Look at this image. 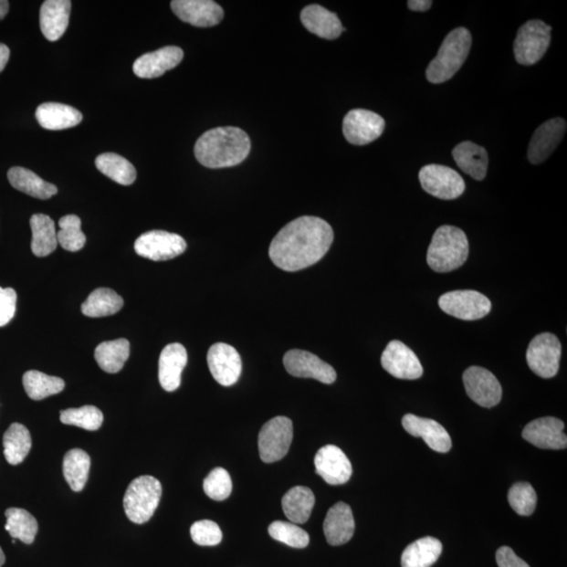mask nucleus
Instances as JSON below:
<instances>
[{"instance_id": "f257e3e1", "label": "nucleus", "mask_w": 567, "mask_h": 567, "mask_svg": "<svg viewBox=\"0 0 567 567\" xmlns=\"http://www.w3.org/2000/svg\"><path fill=\"white\" fill-rule=\"evenodd\" d=\"M333 237V229L325 220L300 216L279 230L270 244L269 257L279 269L303 270L324 257Z\"/></svg>"}, {"instance_id": "f03ea898", "label": "nucleus", "mask_w": 567, "mask_h": 567, "mask_svg": "<svg viewBox=\"0 0 567 567\" xmlns=\"http://www.w3.org/2000/svg\"><path fill=\"white\" fill-rule=\"evenodd\" d=\"M250 146L247 132L226 126L205 132L194 145V156L208 168L231 167L247 158Z\"/></svg>"}, {"instance_id": "7ed1b4c3", "label": "nucleus", "mask_w": 567, "mask_h": 567, "mask_svg": "<svg viewBox=\"0 0 567 567\" xmlns=\"http://www.w3.org/2000/svg\"><path fill=\"white\" fill-rule=\"evenodd\" d=\"M468 257V241L457 227L440 226L434 234L426 262L436 272L446 273L461 268Z\"/></svg>"}, {"instance_id": "20e7f679", "label": "nucleus", "mask_w": 567, "mask_h": 567, "mask_svg": "<svg viewBox=\"0 0 567 567\" xmlns=\"http://www.w3.org/2000/svg\"><path fill=\"white\" fill-rule=\"evenodd\" d=\"M471 46L472 35L466 27H457L447 34L436 58L426 68V79L434 84L450 80L464 65L470 53Z\"/></svg>"}, {"instance_id": "39448f33", "label": "nucleus", "mask_w": 567, "mask_h": 567, "mask_svg": "<svg viewBox=\"0 0 567 567\" xmlns=\"http://www.w3.org/2000/svg\"><path fill=\"white\" fill-rule=\"evenodd\" d=\"M163 496L161 482L152 476H140L126 489L123 507L131 522L143 524L155 514Z\"/></svg>"}, {"instance_id": "423d86ee", "label": "nucleus", "mask_w": 567, "mask_h": 567, "mask_svg": "<svg viewBox=\"0 0 567 567\" xmlns=\"http://www.w3.org/2000/svg\"><path fill=\"white\" fill-rule=\"evenodd\" d=\"M551 27L541 20H530L518 31L514 54L518 63L533 66L549 50Z\"/></svg>"}, {"instance_id": "0eeeda50", "label": "nucleus", "mask_w": 567, "mask_h": 567, "mask_svg": "<svg viewBox=\"0 0 567 567\" xmlns=\"http://www.w3.org/2000/svg\"><path fill=\"white\" fill-rule=\"evenodd\" d=\"M293 425L289 417L277 416L266 423L258 434V452L265 464L283 459L290 449Z\"/></svg>"}, {"instance_id": "6e6552de", "label": "nucleus", "mask_w": 567, "mask_h": 567, "mask_svg": "<svg viewBox=\"0 0 567 567\" xmlns=\"http://www.w3.org/2000/svg\"><path fill=\"white\" fill-rule=\"evenodd\" d=\"M438 305L446 314L464 320H480L492 310L491 300L475 290L447 292L439 298Z\"/></svg>"}, {"instance_id": "1a4fd4ad", "label": "nucleus", "mask_w": 567, "mask_h": 567, "mask_svg": "<svg viewBox=\"0 0 567 567\" xmlns=\"http://www.w3.org/2000/svg\"><path fill=\"white\" fill-rule=\"evenodd\" d=\"M562 342L556 335L541 333L530 342L527 362L530 369L542 378L554 377L559 371L562 359Z\"/></svg>"}, {"instance_id": "9d476101", "label": "nucleus", "mask_w": 567, "mask_h": 567, "mask_svg": "<svg viewBox=\"0 0 567 567\" xmlns=\"http://www.w3.org/2000/svg\"><path fill=\"white\" fill-rule=\"evenodd\" d=\"M419 181L424 191L441 200H454L465 193L464 179L452 168L438 165H425L419 172Z\"/></svg>"}, {"instance_id": "9b49d317", "label": "nucleus", "mask_w": 567, "mask_h": 567, "mask_svg": "<svg viewBox=\"0 0 567 567\" xmlns=\"http://www.w3.org/2000/svg\"><path fill=\"white\" fill-rule=\"evenodd\" d=\"M186 247L184 237L163 230L147 231L135 242L137 255L156 262L172 260L184 254Z\"/></svg>"}, {"instance_id": "f8f14e48", "label": "nucleus", "mask_w": 567, "mask_h": 567, "mask_svg": "<svg viewBox=\"0 0 567 567\" xmlns=\"http://www.w3.org/2000/svg\"><path fill=\"white\" fill-rule=\"evenodd\" d=\"M383 118L373 111L356 109L350 110L342 122V132L349 143L366 145L380 138L384 131Z\"/></svg>"}, {"instance_id": "ddd939ff", "label": "nucleus", "mask_w": 567, "mask_h": 567, "mask_svg": "<svg viewBox=\"0 0 567 567\" xmlns=\"http://www.w3.org/2000/svg\"><path fill=\"white\" fill-rule=\"evenodd\" d=\"M464 383L468 397L483 408H493L502 397V388L496 376L481 367H470L465 371Z\"/></svg>"}, {"instance_id": "4468645a", "label": "nucleus", "mask_w": 567, "mask_h": 567, "mask_svg": "<svg viewBox=\"0 0 567 567\" xmlns=\"http://www.w3.org/2000/svg\"><path fill=\"white\" fill-rule=\"evenodd\" d=\"M283 362L287 373L294 377L313 378L326 384L336 381V373L332 366L304 350H290L284 355Z\"/></svg>"}, {"instance_id": "2eb2a0df", "label": "nucleus", "mask_w": 567, "mask_h": 567, "mask_svg": "<svg viewBox=\"0 0 567 567\" xmlns=\"http://www.w3.org/2000/svg\"><path fill=\"white\" fill-rule=\"evenodd\" d=\"M382 366L399 380H418L424 374L422 363L412 350L399 341H392L382 355Z\"/></svg>"}, {"instance_id": "dca6fc26", "label": "nucleus", "mask_w": 567, "mask_h": 567, "mask_svg": "<svg viewBox=\"0 0 567 567\" xmlns=\"http://www.w3.org/2000/svg\"><path fill=\"white\" fill-rule=\"evenodd\" d=\"M207 363L210 373L222 386H233L242 373V359L239 352L230 345L218 342L208 350Z\"/></svg>"}, {"instance_id": "f3484780", "label": "nucleus", "mask_w": 567, "mask_h": 567, "mask_svg": "<svg viewBox=\"0 0 567 567\" xmlns=\"http://www.w3.org/2000/svg\"><path fill=\"white\" fill-rule=\"evenodd\" d=\"M315 472L328 485L341 486L352 478V465L339 446L328 445L319 450L314 458Z\"/></svg>"}, {"instance_id": "a211bd4d", "label": "nucleus", "mask_w": 567, "mask_h": 567, "mask_svg": "<svg viewBox=\"0 0 567 567\" xmlns=\"http://www.w3.org/2000/svg\"><path fill=\"white\" fill-rule=\"evenodd\" d=\"M522 437L539 449L564 450L567 446L564 423L555 417H542L533 420L525 425Z\"/></svg>"}, {"instance_id": "6ab92c4d", "label": "nucleus", "mask_w": 567, "mask_h": 567, "mask_svg": "<svg viewBox=\"0 0 567 567\" xmlns=\"http://www.w3.org/2000/svg\"><path fill=\"white\" fill-rule=\"evenodd\" d=\"M566 121L554 118L544 122L534 132L528 150L530 163L541 164L555 152L566 131Z\"/></svg>"}, {"instance_id": "aec40b11", "label": "nucleus", "mask_w": 567, "mask_h": 567, "mask_svg": "<svg viewBox=\"0 0 567 567\" xmlns=\"http://www.w3.org/2000/svg\"><path fill=\"white\" fill-rule=\"evenodd\" d=\"M171 6L182 21L194 26H214L224 17L221 6L212 0H173Z\"/></svg>"}, {"instance_id": "412c9836", "label": "nucleus", "mask_w": 567, "mask_h": 567, "mask_svg": "<svg viewBox=\"0 0 567 567\" xmlns=\"http://www.w3.org/2000/svg\"><path fill=\"white\" fill-rule=\"evenodd\" d=\"M184 53L178 47H164L139 58L132 66V71L139 79H158L170 69L176 68L184 59Z\"/></svg>"}, {"instance_id": "4be33fe9", "label": "nucleus", "mask_w": 567, "mask_h": 567, "mask_svg": "<svg viewBox=\"0 0 567 567\" xmlns=\"http://www.w3.org/2000/svg\"><path fill=\"white\" fill-rule=\"evenodd\" d=\"M404 429L415 437H422L433 451L446 453L451 450L452 439L449 433L436 420L413 415L403 417Z\"/></svg>"}, {"instance_id": "5701e85b", "label": "nucleus", "mask_w": 567, "mask_h": 567, "mask_svg": "<svg viewBox=\"0 0 567 567\" xmlns=\"http://www.w3.org/2000/svg\"><path fill=\"white\" fill-rule=\"evenodd\" d=\"M355 530L352 508L345 502H338L328 510L324 521V534L329 544L339 546L352 541Z\"/></svg>"}, {"instance_id": "b1692460", "label": "nucleus", "mask_w": 567, "mask_h": 567, "mask_svg": "<svg viewBox=\"0 0 567 567\" xmlns=\"http://www.w3.org/2000/svg\"><path fill=\"white\" fill-rule=\"evenodd\" d=\"M72 3L69 0H47L40 8L39 23L48 41H58L66 33Z\"/></svg>"}, {"instance_id": "393cba45", "label": "nucleus", "mask_w": 567, "mask_h": 567, "mask_svg": "<svg viewBox=\"0 0 567 567\" xmlns=\"http://www.w3.org/2000/svg\"><path fill=\"white\" fill-rule=\"evenodd\" d=\"M187 363V352L184 345L174 342L167 345L159 360V382L167 392L176 391L181 384V375Z\"/></svg>"}, {"instance_id": "a878e982", "label": "nucleus", "mask_w": 567, "mask_h": 567, "mask_svg": "<svg viewBox=\"0 0 567 567\" xmlns=\"http://www.w3.org/2000/svg\"><path fill=\"white\" fill-rule=\"evenodd\" d=\"M300 20L306 29L324 39H336L345 31L335 13L319 5H311L300 13Z\"/></svg>"}, {"instance_id": "bb28decb", "label": "nucleus", "mask_w": 567, "mask_h": 567, "mask_svg": "<svg viewBox=\"0 0 567 567\" xmlns=\"http://www.w3.org/2000/svg\"><path fill=\"white\" fill-rule=\"evenodd\" d=\"M79 110L67 104L47 102L37 110V119L40 126L47 131H63L72 129L82 121Z\"/></svg>"}, {"instance_id": "cd10ccee", "label": "nucleus", "mask_w": 567, "mask_h": 567, "mask_svg": "<svg viewBox=\"0 0 567 567\" xmlns=\"http://www.w3.org/2000/svg\"><path fill=\"white\" fill-rule=\"evenodd\" d=\"M455 163L460 170L478 181L486 178L488 167V152L482 146L465 142L454 147Z\"/></svg>"}, {"instance_id": "c85d7f7f", "label": "nucleus", "mask_w": 567, "mask_h": 567, "mask_svg": "<svg viewBox=\"0 0 567 567\" xmlns=\"http://www.w3.org/2000/svg\"><path fill=\"white\" fill-rule=\"evenodd\" d=\"M10 184L33 198L47 200L58 193V187L42 180L37 173L25 167H12L8 173Z\"/></svg>"}, {"instance_id": "c756f323", "label": "nucleus", "mask_w": 567, "mask_h": 567, "mask_svg": "<svg viewBox=\"0 0 567 567\" xmlns=\"http://www.w3.org/2000/svg\"><path fill=\"white\" fill-rule=\"evenodd\" d=\"M30 226L33 254L39 257L51 255L58 245L54 221L47 215L37 214L32 215Z\"/></svg>"}, {"instance_id": "7c9ffc66", "label": "nucleus", "mask_w": 567, "mask_h": 567, "mask_svg": "<svg viewBox=\"0 0 567 567\" xmlns=\"http://www.w3.org/2000/svg\"><path fill=\"white\" fill-rule=\"evenodd\" d=\"M315 497L310 488L294 487L282 499L284 514L294 524H303L310 520L314 508Z\"/></svg>"}, {"instance_id": "2f4dec72", "label": "nucleus", "mask_w": 567, "mask_h": 567, "mask_svg": "<svg viewBox=\"0 0 567 567\" xmlns=\"http://www.w3.org/2000/svg\"><path fill=\"white\" fill-rule=\"evenodd\" d=\"M443 552V544L434 537L418 539L405 548L402 555L403 567H431Z\"/></svg>"}, {"instance_id": "473e14b6", "label": "nucleus", "mask_w": 567, "mask_h": 567, "mask_svg": "<svg viewBox=\"0 0 567 567\" xmlns=\"http://www.w3.org/2000/svg\"><path fill=\"white\" fill-rule=\"evenodd\" d=\"M130 342L125 339L103 341L95 350V360L107 373L115 374L121 371L129 360Z\"/></svg>"}, {"instance_id": "72a5a7b5", "label": "nucleus", "mask_w": 567, "mask_h": 567, "mask_svg": "<svg viewBox=\"0 0 567 567\" xmlns=\"http://www.w3.org/2000/svg\"><path fill=\"white\" fill-rule=\"evenodd\" d=\"M123 304V299L116 291L98 289L82 304L81 311L89 318L110 317L121 311Z\"/></svg>"}, {"instance_id": "f704fd0d", "label": "nucleus", "mask_w": 567, "mask_h": 567, "mask_svg": "<svg viewBox=\"0 0 567 567\" xmlns=\"http://www.w3.org/2000/svg\"><path fill=\"white\" fill-rule=\"evenodd\" d=\"M32 447L29 430L21 424H12L4 436V454L6 461L12 466L21 464Z\"/></svg>"}, {"instance_id": "c9c22d12", "label": "nucleus", "mask_w": 567, "mask_h": 567, "mask_svg": "<svg viewBox=\"0 0 567 567\" xmlns=\"http://www.w3.org/2000/svg\"><path fill=\"white\" fill-rule=\"evenodd\" d=\"M95 163L98 170L119 184L131 185L137 178L135 166L117 153H101L96 158Z\"/></svg>"}, {"instance_id": "e433bc0d", "label": "nucleus", "mask_w": 567, "mask_h": 567, "mask_svg": "<svg viewBox=\"0 0 567 567\" xmlns=\"http://www.w3.org/2000/svg\"><path fill=\"white\" fill-rule=\"evenodd\" d=\"M90 467V457L87 452L73 449L63 458V475L74 492H81L87 485Z\"/></svg>"}, {"instance_id": "4c0bfd02", "label": "nucleus", "mask_w": 567, "mask_h": 567, "mask_svg": "<svg viewBox=\"0 0 567 567\" xmlns=\"http://www.w3.org/2000/svg\"><path fill=\"white\" fill-rule=\"evenodd\" d=\"M5 530L13 539L26 544H32L38 533V523L35 517L24 509L11 508L5 510Z\"/></svg>"}, {"instance_id": "58836bf2", "label": "nucleus", "mask_w": 567, "mask_h": 567, "mask_svg": "<svg viewBox=\"0 0 567 567\" xmlns=\"http://www.w3.org/2000/svg\"><path fill=\"white\" fill-rule=\"evenodd\" d=\"M24 388L33 401H42L48 396L60 394L66 383L60 377L50 376L37 370L27 371L23 377Z\"/></svg>"}, {"instance_id": "ea45409f", "label": "nucleus", "mask_w": 567, "mask_h": 567, "mask_svg": "<svg viewBox=\"0 0 567 567\" xmlns=\"http://www.w3.org/2000/svg\"><path fill=\"white\" fill-rule=\"evenodd\" d=\"M60 420L65 425L79 426L88 431H97L103 424V415L94 405H83L81 408L61 411Z\"/></svg>"}, {"instance_id": "a19ab883", "label": "nucleus", "mask_w": 567, "mask_h": 567, "mask_svg": "<svg viewBox=\"0 0 567 567\" xmlns=\"http://www.w3.org/2000/svg\"><path fill=\"white\" fill-rule=\"evenodd\" d=\"M60 230L58 231V244L68 251H79L87 242V236L81 230V220L75 215H68L59 220Z\"/></svg>"}, {"instance_id": "79ce46f5", "label": "nucleus", "mask_w": 567, "mask_h": 567, "mask_svg": "<svg viewBox=\"0 0 567 567\" xmlns=\"http://www.w3.org/2000/svg\"><path fill=\"white\" fill-rule=\"evenodd\" d=\"M268 533L275 541L294 549H305L310 542V537L307 531L292 522H272L269 525Z\"/></svg>"}, {"instance_id": "37998d69", "label": "nucleus", "mask_w": 567, "mask_h": 567, "mask_svg": "<svg viewBox=\"0 0 567 567\" xmlns=\"http://www.w3.org/2000/svg\"><path fill=\"white\" fill-rule=\"evenodd\" d=\"M509 506L518 515L530 516L535 512L537 494L528 482H517L509 488L508 496Z\"/></svg>"}, {"instance_id": "c03bdc74", "label": "nucleus", "mask_w": 567, "mask_h": 567, "mask_svg": "<svg viewBox=\"0 0 567 567\" xmlns=\"http://www.w3.org/2000/svg\"><path fill=\"white\" fill-rule=\"evenodd\" d=\"M203 488L209 499L223 501L227 499L233 491V482L226 470L223 467H215L203 482Z\"/></svg>"}, {"instance_id": "a18cd8bd", "label": "nucleus", "mask_w": 567, "mask_h": 567, "mask_svg": "<svg viewBox=\"0 0 567 567\" xmlns=\"http://www.w3.org/2000/svg\"><path fill=\"white\" fill-rule=\"evenodd\" d=\"M191 535L194 542L201 546L218 545L223 538L219 525L212 520L194 522L191 528Z\"/></svg>"}, {"instance_id": "49530a36", "label": "nucleus", "mask_w": 567, "mask_h": 567, "mask_svg": "<svg viewBox=\"0 0 567 567\" xmlns=\"http://www.w3.org/2000/svg\"><path fill=\"white\" fill-rule=\"evenodd\" d=\"M17 294L13 289L0 287V327L8 325L16 312Z\"/></svg>"}, {"instance_id": "de8ad7c7", "label": "nucleus", "mask_w": 567, "mask_h": 567, "mask_svg": "<svg viewBox=\"0 0 567 567\" xmlns=\"http://www.w3.org/2000/svg\"><path fill=\"white\" fill-rule=\"evenodd\" d=\"M496 562L499 567H530L523 560L515 554L509 546H501L496 552Z\"/></svg>"}, {"instance_id": "09e8293b", "label": "nucleus", "mask_w": 567, "mask_h": 567, "mask_svg": "<svg viewBox=\"0 0 567 567\" xmlns=\"http://www.w3.org/2000/svg\"><path fill=\"white\" fill-rule=\"evenodd\" d=\"M432 4L431 0H410L408 6L412 11L425 12L431 8Z\"/></svg>"}, {"instance_id": "8fccbe9b", "label": "nucleus", "mask_w": 567, "mask_h": 567, "mask_svg": "<svg viewBox=\"0 0 567 567\" xmlns=\"http://www.w3.org/2000/svg\"><path fill=\"white\" fill-rule=\"evenodd\" d=\"M10 58V48L0 44V73H2Z\"/></svg>"}, {"instance_id": "3c124183", "label": "nucleus", "mask_w": 567, "mask_h": 567, "mask_svg": "<svg viewBox=\"0 0 567 567\" xmlns=\"http://www.w3.org/2000/svg\"><path fill=\"white\" fill-rule=\"evenodd\" d=\"M9 12V2L6 0H0V20L6 16Z\"/></svg>"}, {"instance_id": "603ef678", "label": "nucleus", "mask_w": 567, "mask_h": 567, "mask_svg": "<svg viewBox=\"0 0 567 567\" xmlns=\"http://www.w3.org/2000/svg\"><path fill=\"white\" fill-rule=\"evenodd\" d=\"M5 562V552L2 550V548H0V567H2Z\"/></svg>"}]
</instances>
